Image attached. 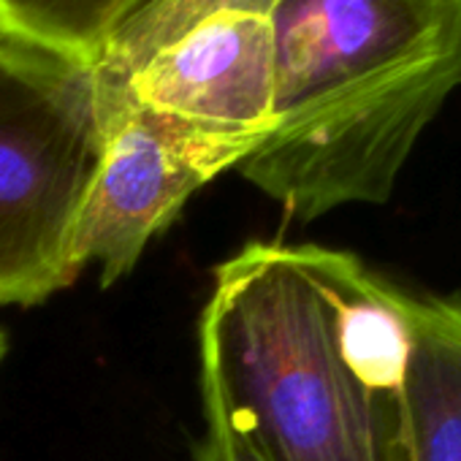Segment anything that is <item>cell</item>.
I'll use <instances>...</instances> for the list:
<instances>
[{
	"label": "cell",
	"mask_w": 461,
	"mask_h": 461,
	"mask_svg": "<svg viewBox=\"0 0 461 461\" xmlns=\"http://www.w3.org/2000/svg\"><path fill=\"white\" fill-rule=\"evenodd\" d=\"M412 356L399 393V461H461V304L412 296Z\"/></svg>",
	"instance_id": "8992f818"
},
{
	"label": "cell",
	"mask_w": 461,
	"mask_h": 461,
	"mask_svg": "<svg viewBox=\"0 0 461 461\" xmlns=\"http://www.w3.org/2000/svg\"><path fill=\"white\" fill-rule=\"evenodd\" d=\"M234 168L222 152L136 106L106 114V141L87 187L74 261L95 264L104 285L133 272L147 245L206 182Z\"/></svg>",
	"instance_id": "5b68a950"
},
{
	"label": "cell",
	"mask_w": 461,
	"mask_h": 461,
	"mask_svg": "<svg viewBox=\"0 0 461 461\" xmlns=\"http://www.w3.org/2000/svg\"><path fill=\"white\" fill-rule=\"evenodd\" d=\"M6 348H9V342H6V334L0 331V364H4V358H6Z\"/></svg>",
	"instance_id": "9c48e42d"
},
{
	"label": "cell",
	"mask_w": 461,
	"mask_h": 461,
	"mask_svg": "<svg viewBox=\"0 0 461 461\" xmlns=\"http://www.w3.org/2000/svg\"><path fill=\"white\" fill-rule=\"evenodd\" d=\"M198 348L206 426L261 461H399V399L345 358L307 245L253 242L225 258Z\"/></svg>",
	"instance_id": "7a4b0ae2"
},
{
	"label": "cell",
	"mask_w": 461,
	"mask_h": 461,
	"mask_svg": "<svg viewBox=\"0 0 461 461\" xmlns=\"http://www.w3.org/2000/svg\"><path fill=\"white\" fill-rule=\"evenodd\" d=\"M193 461H261V456L242 437L217 426H206V434L195 445Z\"/></svg>",
	"instance_id": "ba28073f"
},
{
	"label": "cell",
	"mask_w": 461,
	"mask_h": 461,
	"mask_svg": "<svg viewBox=\"0 0 461 461\" xmlns=\"http://www.w3.org/2000/svg\"><path fill=\"white\" fill-rule=\"evenodd\" d=\"M139 0H0V31L93 58Z\"/></svg>",
	"instance_id": "52a82bcc"
},
{
	"label": "cell",
	"mask_w": 461,
	"mask_h": 461,
	"mask_svg": "<svg viewBox=\"0 0 461 461\" xmlns=\"http://www.w3.org/2000/svg\"><path fill=\"white\" fill-rule=\"evenodd\" d=\"M90 58L0 31V304L71 288L74 228L104 155Z\"/></svg>",
	"instance_id": "3957f363"
},
{
	"label": "cell",
	"mask_w": 461,
	"mask_h": 461,
	"mask_svg": "<svg viewBox=\"0 0 461 461\" xmlns=\"http://www.w3.org/2000/svg\"><path fill=\"white\" fill-rule=\"evenodd\" d=\"M277 0H139L90 58L104 112L144 109L234 168L272 131Z\"/></svg>",
	"instance_id": "277c9868"
},
{
	"label": "cell",
	"mask_w": 461,
	"mask_h": 461,
	"mask_svg": "<svg viewBox=\"0 0 461 461\" xmlns=\"http://www.w3.org/2000/svg\"><path fill=\"white\" fill-rule=\"evenodd\" d=\"M461 87V0H277L272 131L240 171L291 217L385 203Z\"/></svg>",
	"instance_id": "6da1fadb"
}]
</instances>
